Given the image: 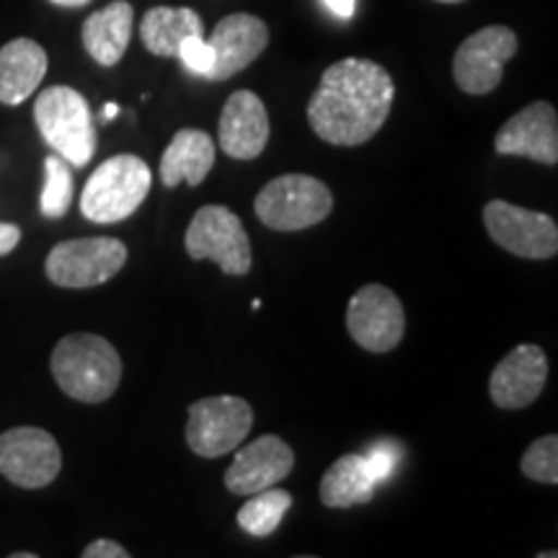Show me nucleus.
<instances>
[{
	"mask_svg": "<svg viewBox=\"0 0 558 558\" xmlns=\"http://www.w3.org/2000/svg\"><path fill=\"white\" fill-rule=\"evenodd\" d=\"M396 83L378 62L347 58L320 75L308 101V124L324 143L354 148L388 122Z\"/></svg>",
	"mask_w": 558,
	"mask_h": 558,
	"instance_id": "obj_1",
	"label": "nucleus"
},
{
	"mask_svg": "<svg viewBox=\"0 0 558 558\" xmlns=\"http://www.w3.org/2000/svg\"><path fill=\"white\" fill-rule=\"evenodd\" d=\"M52 378L60 390L81 403H104L122 380V357L99 333L62 337L50 357Z\"/></svg>",
	"mask_w": 558,
	"mask_h": 558,
	"instance_id": "obj_2",
	"label": "nucleus"
},
{
	"mask_svg": "<svg viewBox=\"0 0 558 558\" xmlns=\"http://www.w3.org/2000/svg\"><path fill=\"white\" fill-rule=\"evenodd\" d=\"M34 122L50 148L75 169L88 166L96 153V124L86 96L70 86L41 90L34 101Z\"/></svg>",
	"mask_w": 558,
	"mask_h": 558,
	"instance_id": "obj_3",
	"label": "nucleus"
},
{
	"mask_svg": "<svg viewBox=\"0 0 558 558\" xmlns=\"http://www.w3.org/2000/svg\"><path fill=\"white\" fill-rule=\"evenodd\" d=\"M150 181V166L143 158L122 153V156L104 160L99 169L90 173L86 190L81 194L83 218L99 226L128 220L148 197Z\"/></svg>",
	"mask_w": 558,
	"mask_h": 558,
	"instance_id": "obj_4",
	"label": "nucleus"
},
{
	"mask_svg": "<svg viewBox=\"0 0 558 558\" xmlns=\"http://www.w3.org/2000/svg\"><path fill=\"white\" fill-rule=\"evenodd\" d=\"M256 218L271 230H305L331 215L333 194L324 181L308 173H284L271 179L254 199Z\"/></svg>",
	"mask_w": 558,
	"mask_h": 558,
	"instance_id": "obj_5",
	"label": "nucleus"
},
{
	"mask_svg": "<svg viewBox=\"0 0 558 558\" xmlns=\"http://www.w3.org/2000/svg\"><path fill=\"white\" fill-rule=\"evenodd\" d=\"M186 254L194 262H215L230 277L251 271L254 254L241 218L222 205H205L197 209L186 228Z\"/></svg>",
	"mask_w": 558,
	"mask_h": 558,
	"instance_id": "obj_6",
	"label": "nucleus"
},
{
	"mask_svg": "<svg viewBox=\"0 0 558 558\" xmlns=\"http://www.w3.org/2000/svg\"><path fill=\"white\" fill-rule=\"evenodd\" d=\"M128 264V246L109 235L62 241L45 262L47 279L58 288L86 290L109 282Z\"/></svg>",
	"mask_w": 558,
	"mask_h": 558,
	"instance_id": "obj_7",
	"label": "nucleus"
},
{
	"mask_svg": "<svg viewBox=\"0 0 558 558\" xmlns=\"http://www.w3.org/2000/svg\"><path fill=\"white\" fill-rule=\"evenodd\" d=\"M254 427V409L239 396H209L190 407L186 445L199 458L233 452Z\"/></svg>",
	"mask_w": 558,
	"mask_h": 558,
	"instance_id": "obj_8",
	"label": "nucleus"
},
{
	"mask_svg": "<svg viewBox=\"0 0 558 558\" xmlns=\"http://www.w3.org/2000/svg\"><path fill=\"white\" fill-rule=\"evenodd\" d=\"M347 329L367 352H393L407 331V313L399 295L386 284L375 282L360 288L349 300Z\"/></svg>",
	"mask_w": 558,
	"mask_h": 558,
	"instance_id": "obj_9",
	"label": "nucleus"
},
{
	"mask_svg": "<svg viewBox=\"0 0 558 558\" xmlns=\"http://www.w3.org/2000/svg\"><path fill=\"white\" fill-rule=\"evenodd\" d=\"M518 34L509 26H484L458 47L452 60V75L460 90L471 96H486L501 83L505 65L518 54Z\"/></svg>",
	"mask_w": 558,
	"mask_h": 558,
	"instance_id": "obj_10",
	"label": "nucleus"
},
{
	"mask_svg": "<svg viewBox=\"0 0 558 558\" xmlns=\"http://www.w3.org/2000/svg\"><path fill=\"white\" fill-rule=\"evenodd\" d=\"M484 226L494 243L522 259H550L558 251V226L535 209L494 199L484 207Z\"/></svg>",
	"mask_w": 558,
	"mask_h": 558,
	"instance_id": "obj_11",
	"label": "nucleus"
},
{
	"mask_svg": "<svg viewBox=\"0 0 558 558\" xmlns=\"http://www.w3.org/2000/svg\"><path fill=\"white\" fill-rule=\"evenodd\" d=\"M62 469L58 439L47 429L16 427L0 435V473L21 488L50 486Z\"/></svg>",
	"mask_w": 558,
	"mask_h": 558,
	"instance_id": "obj_12",
	"label": "nucleus"
},
{
	"mask_svg": "<svg viewBox=\"0 0 558 558\" xmlns=\"http://www.w3.org/2000/svg\"><path fill=\"white\" fill-rule=\"evenodd\" d=\"M292 469H295V452L290 445L277 435H262L235 452L222 481L230 494L251 497V494L277 486L279 481L290 476Z\"/></svg>",
	"mask_w": 558,
	"mask_h": 558,
	"instance_id": "obj_13",
	"label": "nucleus"
},
{
	"mask_svg": "<svg viewBox=\"0 0 558 558\" xmlns=\"http://www.w3.org/2000/svg\"><path fill=\"white\" fill-rule=\"evenodd\" d=\"M499 156H520L538 163H558V117L548 101L527 104L512 120L501 124L494 137Z\"/></svg>",
	"mask_w": 558,
	"mask_h": 558,
	"instance_id": "obj_14",
	"label": "nucleus"
},
{
	"mask_svg": "<svg viewBox=\"0 0 558 558\" xmlns=\"http://www.w3.org/2000/svg\"><path fill=\"white\" fill-rule=\"evenodd\" d=\"M207 41L215 54L207 81H228L235 73H241V70H246L251 62L267 50L269 29L259 16L230 13V16L218 21V26H215Z\"/></svg>",
	"mask_w": 558,
	"mask_h": 558,
	"instance_id": "obj_15",
	"label": "nucleus"
},
{
	"mask_svg": "<svg viewBox=\"0 0 558 558\" xmlns=\"http://www.w3.org/2000/svg\"><path fill=\"white\" fill-rule=\"evenodd\" d=\"M548 380V360L538 344H520L494 367L488 393L499 409H525L543 393Z\"/></svg>",
	"mask_w": 558,
	"mask_h": 558,
	"instance_id": "obj_16",
	"label": "nucleus"
},
{
	"mask_svg": "<svg viewBox=\"0 0 558 558\" xmlns=\"http://www.w3.org/2000/svg\"><path fill=\"white\" fill-rule=\"evenodd\" d=\"M218 143L222 153L235 160H254L267 148L269 114L254 90L230 94L220 114Z\"/></svg>",
	"mask_w": 558,
	"mask_h": 558,
	"instance_id": "obj_17",
	"label": "nucleus"
},
{
	"mask_svg": "<svg viewBox=\"0 0 558 558\" xmlns=\"http://www.w3.org/2000/svg\"><path fill=\"white\" fill-rule=\"evenodd\" d=\"M45 47L34 39H13L0 47V104L19 107L24 104L47 75Z\"/></svg>",
	"mask_w": 558,
	"mask_h": 558,
	"instance_id": "obj_18",
	"label": "nucleus"
},
{
	"mask_svg": "<svg viewBox=\"0 0 558 558\" xmlns=\"http://www.w3.org/2000/svg\"><path fill=\"white\" fill-rule=\"evenodd\" d=\"M215 166V140L205 130H179L160 158V181L169 190L179 184L199 186Z\"/></svg>",
	"mask_w": 558,
	"mask_h": 558,
	"instance_id": "obj_19",
	"label": "nucleus"
},
{
	"mask_svg": "<svg viewBox=\"0 0 558 558\" xmlns=\"http://www.w3.org/2000/svg\"><path fill=\"white\" fill-rule=\"evenodd\" d=\"M132 19L135 13L128 0H114L86 19L83 47L101 68H114L124 58L132 39Z\"/></svg>",
	"mask_w": 558,
	"mask_h": 558,
	"instance_id": "obj_20",
	"label": "nucleus"
},
{
	"mask_svg": "<svg viewBox=\"0 0 558 558\" xmlns=\"http://www.w3.org/2000/svg\"><path fill=\"white\" fill-rule=\"evenodd\" d=\"M205 37V24L202 16L192 9H169V5H156L140 21V39L145 50L158 58H177L179 45L186 37Z\"/></svg>",
	"mask_w": 558,
	"mask_h": 558,
	"instance_id": "obj_21",
	"label": "nucleus"
},
{
	"mask_svg": "<svg viewBox=\"0 0 558 558\" xmlns=\"http://www.w3.org/2000/svg\"><path fill=\"white\" fill-rule=\"evenodd\" d=\"M378 486V481L369 476L365 458L352 452V456H341L339 460H333L331 469L320 478L318 497L324 501V507L329 509H349L373 499Z\"/></svg>",
	"mask_w": 558,
	"mask_h": 558,
	"instance_id": "obj_22",
	"label": "nucleus"
},
{
	"mask_svg": "<svg viewBox=\"0 0 558 558\" xmlns=\"http://www.w3.org/2000/svg\"><path fill=\"white\" fill-rule=\"evenodd\" d=\"M292 507V494L284 488H264V492L251 494V499L239 509L235 522L241 530H246L254 538H267L275 533L279 522L284 520L288 509Z\"/></svg>",
	"mask_w": 558,
	"mask_h": 558,
	"instance_id": "obj_23",
	"label": "nucleus"
},
{
	"mask_svg": "<svg viewBox=\"0 0 558 558\" xmlns=\"http://www.w3.org/2000/svg\"><path fill=\"white\" fill-rule=\"evenodd\" d=\"M75 181L70 163L62 156H47L45 160V190H41L39 209L45 218L58 220L73 205Z\"/></svg>",
	"mask_w": 558,
	"mask_h": 558,
	"instance_id": "obj_24",
	"label": "nucleus"
},
{
	"mask_svg": "<svg viewBox=\"0 0 558 558\" xmlns=\"http://www.w3.org/2000/svg\"><path fill=\"white\" fill-rule=\"evenodd\" d=\"M520 469L527 478L541 484H558V437L548 435L535 439L520 460Z\"/></svg>",
	"mask_w": 558,
	"mask_h": 558,
	"instance_id": "obj_25",
	"label": "nucleus"
},
{
	"mask_svg": "<svg viewBox=\"0 0 558 558\" xmlns=\"http://www.w3.org/2000/svg\"><path fill=\"white\" fill-rule=\"evenodd\" d=\"M177 58L181 60V65L190 70V73L202 75V78H207L215 62L213 47H209V41L205 37H199V34H194V37H186L181 41Z\"/></svg>",
	"mask_w": 558,
	"mask_h": 558,
	"instance_id": "obj_26",
	"label": "nucleus"
},
{
	"mask_svg": "<svg viewBox=\"0 0 558 558\" xmlns=\"http://www.w3.org/2000/svg\"><path fill=\"white\" fill-rule=\"evenodd\" d=\"M362 458H365L369 476L378 481V484H383V481L390 478V473H393L396 465H399L401 450L396 448V442H378L375 448H369Z\"/></svg>",
	"mask_w": 558,
	"mask_h": 558,
	"instance_id": "obj_27",
	"label": "nucleus"
},
{
	"mask_svg": "<svg viewBox=\"0 0 558 558\" xmlns=\"http://www.w3.org/2000/svg\"><path fill=\"white\" fill-rule=\"evenodd\" d=\"M83 558H130V550L122 548L117 541H94L83 548Z\"/></svg>",
	"mask_w": 558,
	"mask_h": 558,
	"instance_id": "obj_28",
	"label": "nucleus"
},
{
	"mask_svg": "<svg viewBox=\"0 0 558 558\" xmlns=\"http://www.w3.org/2000/svg\"><path fill=\"white\" fill-rule=\"evenodd\" d=\"M21 241V228L13 222H0V256L11 254Z\"/></svg>",
	"mask_w": 558,
	"mask_h": 558,
	"instance_id": "obj_29",
	"label": "nucleus"
},
{
	"mask_svg": "<svg viewBox=\"0 0 558 558\" xmlns=\"http://www.w3.org/2000/svg\"><path fill=\"white\" fill-rule=\"evenodd\" d=\"M324 3L339 19H352L357 11V0H324Z\"/></svg>",
	"mask_w": 558,
	"mask_h": 558,
	"instance_id": "obj_30",
	"label": "nucleus"
},
{
	"mask_svg": "<svg viewBox=\"0 0 558 558\" xmlns=\"http://www.w3.org/2000/svg\"><path fill=\"white\" fill-rule=\"evenodd\" d=\"M52 5H60V9H83L90 0H50Z\"/></svg>",
	"mask_w": 558,
	"mask_h": 558,
	"instance_id": "obj_31",
	"label": "nucleus"
},
{
	"mask_svg": "<svg viewBox=\"0 0 558 558\" xmlns=\"http://www.w3.org/2000/svg\"><path fill=\"white\" fill-rule=\"evenodd\" d=\"M117 114H120V107H117V104H107V107H104V117H101V120L109 122V120H114Z\"/></svg>",
	"mask_w": 558,
	"mask_h": 558,
	"instance_id": "obj_32",
	"label": "nucleus"
},
{
	"mask_svg": "<svg viewBox=\"0 0 558 558\" xmlns=\"http://www.w3.org/2000/svg\"><path fill=\"white\" fill-rule=\"evenodd\" d=\"M13 558H34V554H13Z\"/></svg>",
	"mask_w": 558,
	"mask_h": 558,
	"instance_id": "obj_33",
	"label": "nucleus"
},
{
	"mask_svg": "<svg viewBox=\"0 0 558 558\" xmlns=\"http://www.w3.org/2000/svg\"><path fill=\"white\" fill-rule=\"evenodd\" d=\"M437 3H463V0H437Z\"/></svg>",
	"mask_w": 558,
	"mask_h": 558,
	"instance_id": "obj_34",
	"label": "nucleus"
}]
</instances>
